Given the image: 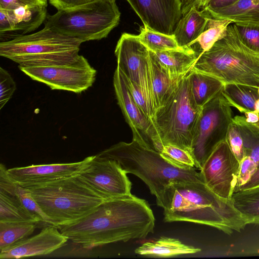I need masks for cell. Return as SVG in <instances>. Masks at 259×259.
<instances>
[{"label":"cell","mask_w":259,"mask_h":259,"mask_svg":"<svg viewBox=\"0 0 259 259\" xmlns=\"http://www.w3.org/2000/svg\"><path fill=\"white\" fill-rule=\"evenodd\" d=\"M155 219L148 202L132 194L105 200L80 220L58 228L73 243L90 249L153 233Z\"/></svg>","instance_id":"6da1fadb"},{"label":"cell","mask_w":259,"mask_h":259,"mask_svg":"<svg viewBox=\"0 0 259 259\" xmlns=\"http://www.w3.org/2000/svg\"><path fill=\"white\" fill-rule=\"evenodd\" d=\"M195 0H181L182 16L185 14L192 7Z\"/></svg>","instance_id":"f6af8a7d"},{"label":"cell","mask_w":259,"mask_h":259,"mask_svg":"<svg viewBox=\"0 0 259 259\" xmlns=\"http://www.w3.org/2000/svg\"><path fill=\"white\" fill-rule=\"evenodd\" d=\"M160 207L164 221H185L205 225L230 235L247 225L231 200L224 199L203 182H177L168 185Z\"/></svg>","instance_id":"7a4b0ae2"},{"label":"cell","mask_w":259,"mask_h":259,"mask_svg":"<svg viewBox=\"0 0 259 259\" xmlns=\"http://www.w3.org/2000/svg\"><path fill=\"white\" fill-rule=\"evenodd\" d=\"M191 70L225 84L259 87V54L242 42L234 24L229 25L223 38L199 55Z\"/></svg>","instance_id":"277c9868"},{"label":"cell","mask_w":259,"mask_h":259,"mask_svg":"<svg viewBox=\"0 0 259 259\" xmlns=\"http://www.w3.org/2000/svg\"><path fill=\"white\" fill-rule=\"evenodd\" d=\"M14 31L12 20L7 10L0 8V33Z\"/></svg>","instance_id":"7bdbcfd3"},{"label":"cell","mask_w":259,"mask_h":259,"mask_svg":"<svg viewBox=\"0 0 259 259\" xmlns=\"http://www.w3.org/2000/svg\"><path fill=\"white\" fill-rule=\"evenodd\" d=\"M34 5L48 6V0H0V8L7 10Z\"/></svg>","instance_id":"60d3db41"},{"label":"cell","mask_w":259,"mask_h":259,"mask_svg":"<svg viewBox=\"0 0 259 259\" xmlns=\"http://www.w3.org/2000/svg\"><path fill=\"white\" fill-rule=\"evenodd\" d=\"M235 28L242 42L259 54V23H235Z\"/></svg>","instance_id":"836d02e7"},{"label":"cell","mask_w":259,"mask_h":259,"mask_svg":"<svg viewBox=\"0 0 259 259\" xmlns=\"http://www.w3.org/2000/svg\"><path fill=\"white\" fill-rule=\"evenodd\" d=\"M150 53L162 70L172 80L182 78L192 68L199 55L192 48Z\"/></svg>","instance_id":"ac0fdd59"},{"label":"cell","mask_w":259,"mask_h":259,"mask_svg":"<svg viewBox=\"0 0 259 259\" xmlns=\"http://www.w3.org/2000/svg\"><path fill=\"white\" fill-rule=\"evenodd\" d=\"M237 0H195L193 6L206 14L210 11L218 10L230 5Z\"/></svg>","instance_id":"f35d334b"},{"label":"cell","mask_w":259,"mask_h":259,"mask_svg":"<svg viewBox=\"0 0 259 259\" xmlns=\"http://www.w3.org/2000/svg\"><path fill=\"white\" fill-rule=\"evenodd\" d=\"M94 157L95 155L89 156L81 161L74 163L14 167L8 169V172L12 179L21 186L46 183L79 174Z\"/></svg>","instance_id":"2e32d148"},{"label":"cell","mask_w":259,"mask_h":259,"mask_svg":"<svg viewBox=\"0 0 259 259\" xmlns=\"http://www.w3.org/2000/svg\"><path fill=\"white\" fill-rule=\"evenodd\" d=\"M148 66L152 106L154 112L163 105L183 77L175 80H171L162 70L150 52Z\"/></svg>","instance_id":"44dd1931"},{"label":"cell","mask_w":259,"mask_h":259,"mask_svg":"<svg viewBox=\"0 0 259 259\" xmlns=\"http://www.w3.org/2000/svg\"><path fill=\"white\" fill-rule=\"evenodd\" d=\"M257 167L253 161L247 156L240 162L235 191L249 180Z\"/></svg>","instance_id":"74e56055"},{"label":"cell","mask_w":259,"mask_h":259,"mask_svg":"<svg viewBox=\"0 0 259 259\" xmlns=\"http://www.w3.org/2000/svg\"><path fill=\"white\" fill-rule=\"evenodd\" d=\"M239 164L226 139L213 150L200 172L204 183L213 192L231 200L235 191Z\"/></svg>","instance_id":"8fae6325"},{"label":"cell","mask_w":259,"mask_h":259,"mask_svg":"<svg viewBox=\"0 0 259 259\" xmlns=\"http://www.w3.org/2000/svg\"><path fill=\"white\" fill-rule=\"evenodd\" d=\"M144 25L172 35L182 17L181 0H126Z\"/></svg>","instance_id":"9a60e30c"},{"label":"cell","mask_w":259,"mask_h":259,"mask_svg":"<svg viewBox=\"0 0 259 259\" xmlns=\"http://www.w3.org/2000/svg\"><path fill=\"white\" fill-rule=\"evenodd\" d=\"M94 0H49L58 11L67 10L90 3Z\"/></svg>","instance_id":"b9f144b4"},{"label":"cell","mask_w":259,"mask_h":259,"mask_svg":"<svg viewBox=\"0 0 259 259\" xmlns=\"http://www.w3.org/2000/svg\"><path fill=\"white\" fill-rule=\"evenodd\" d=\"M82 42L45 25L29 34H14L0 42V55L18 67L53 65L76 60Z\"/></svg>","instance_id":"52a82bcc"},{"label":"cell","mask_w":259,"mask_h":259,"mask_svg":"<svg viewBox=\"0 0 259 259\" xmlns=\"http://www.w3.org/2000/svg\"><path fill=\"white\" fill-rule=\"evenodd\" d=\"M127 173L114 160L95 155L77 177L106 199L131 195Z\"/></svg>","instance_id":"7c38bea8"},{"label":"cell","mask_w":259,"mask_h":259,"mask_svg":"<svg viewBox=\"0 0 259 259\" xmlns=\"http://www.w3.org/2000/svg\"><path fill=\"white\" fill-rule=\"evenodd\" d=\"M227 140L232 151L240 162L246 156L245 151L239 130L232 120L229 126Z\"/></svg>","instance_id":"d590c367"},{"label":"cell","mask_w":259,"mask_h":259,"mask_svg":"<svg viewBox=\"0 0 259 259\" xmlns=\"http://www.w3.org/2000/svg\"><path fill=\"white\" fill-rule=\"evenodd\" d=\"M115 0H94L47 16L45 25L82 42L106 37L119 22Z\"/></svg>","instance_id":"ba28073f"},{"label":"cell","mask_w":259,"mask_h":259,"mask_svg":"<svg viewBox=\"0 0 259 259\" xmlns=\"http://www.w3.org/2000/svg\"><path fill=\"white\" fill-rule=\"evenodd\" d=\"M201 249L183 243L180 240L162 236L154 241L144 243L135 249V253L143 255L167 257L195 253Z\"/></svg>","instance_id":"603a6c76"},{"label":"cell","mask_w":259,"mask_h":259,"mask_svg":"<svg viewBox=\"0 0 259 259\" xmlns=\"http://www.w3.org/2000/svg\"><path fill=\"white\" fill-rule=\"evenodd\" d=\"M165 158L174 164L185 168L195 166L192 155L187 151L177 146L168 144L163 146L160 153Z\"/></svg>","instance_id":"d6a6232c"},{"label":"cell","mask_w":259,"mask_h":259,"mask_svg":"<svg viewBox=\"0 0 259 259\" xmlns=\"http://www.w3.org/2000/svg\"><path fill=\"white\" fill-rule=\"evenodd\" d=\"M222 93L229 104L241 113L250 111L259 114V87L226 83Z\"/></svg>","instance_id":"7402d4cb"},{"label":"cell","mask_w":259,"mask_h":259,"mask_svg":"<svg viewBox=\"0 0 259 259\" xmlns=\"http://www.w3.org/2000/svg\"><path fill=\"white\" fill-rule=\"evenodd\" d=\"M17 184L12 179L5 166L0 164V192L16 197Z\"/></svg>","instance_id":"ab89813d"},{"label":"cell","mask_w":259,"mask_h":259,"mask_svg":"<svg viewBox=\"0 0 259 259\" xmlns=\"http://www.w3.org/2000/svg\"><path fill=\"white\" fill-rule=\"evenodd\" d=\"M259 187V165L249 180L243 185L238 188L235 192L249 190Z\"/></svg>","instance_id":"ee69618b"},{"label":"cell","mask_w":259,"mask_h":259,"mask_svg":"<svg viewBox=\"0 0 259 259\" xmlns=\"http://www.w3.org/2000/svg\"><path fill=\"white\" fill-rule=\"evenodd\" d=\"M232 121L238 126L242 136L246 156L259 165V126L248 122L245 116H236Z\"/></svg>","instance_id":"83f0119b"},{"label":"cell","mask_w":259,"mask_h":259,"mask_svg":"<svg viewBox=\"0 0 259 259\" xmlns=\"http://www.w3.org/2000/svg\"><path fill=\"white\" fill-rule=\"evenodd\" d=\"M189 76L193 98L202 107L222 92L225 84L214 77L192 70Z\"/></svg>","instance_id":"d4e9b609"},{"label":"cell","mask_w":259,"mask_h":259,"mask_svg":"<svg viewBox=\"0 0 259 259\" xmlns=\"http://www.w3.org/2000/svg\"><path fill=\"white\" fill-rule=\"evenodd\" d=\"M231 200L247 225H259V187L235 192Z\"/></svg>","instance_id":"484cf974"},{"label":"cell","mask_w":259,"mask_h":259,"mask_svg":"<svg viewBox=\"0 0 259 259\" xmlns=\"http://www.w3.org/2000/svg\"><path fill=\"white\" fill-rule=\"evenodd\" d=\"M47 7L34 5L6 10L12 20L14 31H21L24 34L36 30L46 20Z\"/></svg>","instance_id":"cb8c5ba5"},{"label":"cell","mask_w":259,"mask_h":259,"mask_svg":"<svg viewBox=\"0 0 259 259\" xmlns=\"http://www.w3.org/2000/svg\"><path fill=\"white\" fill-rule=\"evenodd\" d=\"M22 187L29 190L56 227L80 220L108 200L80 180L77 175Z\"/></svg>","instance_id":"5b68a950"},{"label":"cell","mask_w":259,"mask_h":259,"mask_svg":"<svg viewBox=\"0 0 259 259\" xmlns=\"http://www.w3.org/2000/svg\"><path fill=\"white\" fill-rule=\"evenodd\" d=\"M208 19L201 11L193 6L182 16L174 30L173 34L178 45L183 48L191 47L205 30Z\"/></svg>","instance_id":"d6986e66"},{"label":"cell","mask_w":259,"mask_h":259,"mask_svg":"<svg viewBox=\"0 0 259 259\" xmlns=\"http://www.w3.org/2000/svg\"><path fill=\"white\" fill-rule=\"evenodd\" d=\"M257 126H259V123L257 124Z\"/></svg>","instance_id":"bcb514c9"},{"label":"cell","mask_w":259,"mask_h":259,"mask_svg":"<svg viewBox=\"0 0 259 259\" xmlns=\"http://www.w3.org/2000/svg\"><path fill=\"white\" fill-rule=\"evenodd\" d=\"M32 79L45 83L52 90L80 93L94 83L97 70L82 55L70 63L45 66L18 67Z\"/></svg>","instance_id":"30bf717a"},{"label":"cell","mask_w":259,"mask_h":259,"mask_svg":"<svg viewBox=\"0 0 259 259\" xmlns=\"http://www.w3.org/2000/svg\"><path fill=\"white\" fill-rule=\"evenodd\" d=\"M113 85L118 104L132 131L133 140L154 150L156 136L152 122L134 101L117 67Z\"/></svg>","instance_id":"5bb4252c"},{"label":"cell","mask_w":259,"mask_h":259,"mask_svg":"<svg viewBox=\"0 0 259 259\" xmlns=\"http://www.w3.org/2000/svg\"><path fill=\"white\" fill-rule=\"evenodd\" d=\"M232 23L227 19L209 18L205 30L192 45L194 44L197 45L199 54L208 51L217 41L226 35L228 27Z\"/></svg>","instance_id":"f546056e"},{"label":"cell","mask_w":259,"mask_h":259,"mask_svg":"<svg viewBox=\"0 0 259 259\" xmlns=\"http://www.w3.org/2000/svg\"><path fill=\"white\" fill-rule=\"evenodd\" d=\"M36 224L0 223V250L28 238L34 232Z\"/></svg>","instance_id":"4dcf8cb0"},{"label":"cell","mask_w":259,"mask_h":259,"mask_svg":"<svg viewBox=\"0 0 259 259\" xmlns=\"http://www.w3.org/2000/svg\"><path fill=\"white\" fill-rule=\"evenodd\" d=\"M189 72L179 80L163 105L154 112L151 122L156 136L155 150L159 153L163 146L171 144L191 154L203 107L193 98Z\"/></svg>","instance_id":"8992f818"},{"label":"cell","mask_w":259,"mask_h":259,"mask_svg":"<svg viewBox=\"0 0 259 259\" xmlns=\"http://www.w3.org/2000/svg\"><path fill=\"white\" fill-rule=\"evenodd\" d=\"M205 14L215 19H227L234 24L259 23V0H237L232 5Z\"/></svg>","instance_id":"ffe728a7"},{"label":"cell","mask_w":259,"mask_h":259,"mask_svg":"<svg viewBox=\"0 0 259 259\" xmlns=\"http://www.w3.org/2000/svg\"><path fill=\"white\" fill-rule=\"evenodd\" d=\"M57 228L50 225L37 235L1 250L0 258H20L51 253L63 246L68 240Z\"/></svg>","instance_id":"e0dca14e"},{"label":"cell","mask_w":259,"mask_h":259,"mask_svg":"<svg viewBox=\"0 0 259 259\" xmlns=\"http://www.w3.org/2000/svg\"><path fill=\"white\" fill-rule=\"evenodd\" d=\"M119 70L134 101L140 108L142 111L144 113V114L151 121V119L153 115V110L151 106L148 103L140 87L137 83L133 81L130 78L124 75L120 71L119 69Z\"/></svg>","instance_id":"e575fe53"},{"label":"cell","mask_w":259,"mask_h":259,"mask_svg":"<svg viewBox=\"0 0 259 259\" xmlns=\"http://www.w3.org/2000/svg\"><path fill=\"white\" fill-rule=\"evenodd\" d=\"M98 157L115 160L127 173L141 179L160 206L167 186L177 182H203L200 172L194 167L179 166L159 152L133 140L121 142L99 152Z\"/></svg>","instance_id":"3957f363"},{"label":"cell","mask_w":259,"mask_h":259,"mask_svg":"<svg viewBox=\"0 0 259 259\" xmlns=\"http://www.w3.org/2000/svg\"><path fill=\"white\" fill-rule=\"evenodd\" d=\"M137 37L140 41L152 52L184 49L178 45L174 34L168 35L156 31L145 25L141 28L140 33L137 35Z\"/></svg>","instance_id":"f1b7e54d"},{"label":"cell","mask_w":259,"mask_h":259,"mask_svg":"<svg viewBox=\"0 0 259 259\" xmlns=\"http://www.w3.org/2000/svg\"><path fill=\"white\" fill-rule=\"evenodd\" d=\"M16 197L24 208L38 223L42 222L53 226L51 219L44 212L32 196L29 190L17 184L16 189Z\"/></svg>","instance_id":"1f68e13d"},{"label":"cell","mask_w":259,"mask_h":259,"mask_svg":"<svg viewBox=\"0 0 259 259\" xmlns=\"http://www.w3.org/2000/svg\"><path fill=\"white\" fill-rule=\"evenodd\" d=\"M16 84L10 74L0 67V109L1 110L13 95Z\"/></svg>","instance_id":"8d00e7d4"},{"label":"cell","mask_w":259,"mask_h":259,"mask_svg":"<svg viewBox=\"0 0 259 259\" xmlns=\"http://www.w3.org/2000/svg\"><path fill=\"white\" fill-rule=\"evenodd\" d=\"M149 53V49L140 41L137 35L127 33L122 34L115 50L117 67L124 75L140 87L153 110L148 66Z\"/></svg>","instance_id":"4fadbf2b"},{"label":"cell","mask_w":259,"mask_h":259,"mask_svg":"<svg viewBox=\"0 0 259 259\" xmlns=\"http://www.w3.org/2000/svg\"><path fill=\"white\" fill-rule=\"evenodd\" d=\"M0 223H38L16 197L0 192Z\"/></svg>","instance_id":"4316f807"},{"label":"cell","mask_w":259,"mask_h":259,"mask_svg":"<svg viewBox=\"0 0 259 259\" xmlns=\"http://www.w3.org/2000/svg\"><path fill=\"white\" fill-rule=\"evenodd\" d=\"M232 112L222 92L202 107L193 139L191 155L199 170L213 150L227 139Z\"/></svg>","instance_id":"9c48e42d"}]
</instances>
